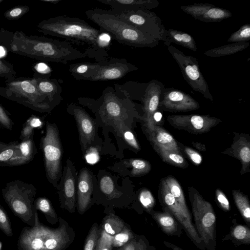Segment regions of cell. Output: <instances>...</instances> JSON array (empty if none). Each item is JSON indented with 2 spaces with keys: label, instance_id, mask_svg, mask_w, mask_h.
I'll list each match as a JSON object with an SVG mask.
<instances>
[{
  "label": "cell",
  "instance_id": "6da1fadb",
  "mask_svg": "<svg viewBox=\"0 0 250 250\" xmlns=\"http://www.w3.org/2000/svg\"><path fill=\"white\" fill-rule=\"evenodd\" d=\"M0 43L14 54L42 62L67 64L68 62L87 57L84 52L66 41L37 35H27L21 31L0 29Z\"/></svg>",
  "mask_w": 250,
  "mask_h": 250
},
{
  "label": "cell",
  "instance_id": "7a4b0ae2",
  "mask_svg": "<svg viewBox=\"0 0 250 250\" xmlns=\"http://www.w3.org/2000/svg\"><path fill=\"white\" fill-rule=\"evenodd\" d=\"M45 35L63 39L78 45H87L84 52L96 62L108 60V43L102 33L84 20L77 17L59 15L43 20L37 26Z\"/></svg>",
  "mask_w": 250,
  "mask_h": 250
},
{
  "label": "cell",
  "instance_id": "3957f363",
  "mask_svg": "<svg viewBox=\"0 0 250 250\" xmlns=\"http://www.w3.org/2000/svg\"><path fill=\"white\" fill-rule=\"evenodd\" d=\"M59 226L52 229L42 224L38 213L33 227L23 228L18 240V250H64L75 236L73 229L62 217Z\"/></svg>",
  "mask_w": 250,
  "mask_h": 250
},
{
  "label": "cell",
  "instance_id": "277c9868",
  "mask_svg": "<svg viewBox=\"0 0 250 250\" xmlns=\"http://www.w3.org/2000/svg\"><path fill=\"white\" fill-rule=\"evenodd\" d=\"M88 19L107 32L120 43L133 47H154L159 41L116 16L110 10L99 8L85 11Z\"/></svg>",
  "mask_w": 250,
  "mask_h": 250
},
{
  "label": "cell",
  "instance_id": "5b68a950",
  "mask_svg": "<svg viewBox=\"0 0 250 250\" xmlns=\"http://www.w3.org/2000/svg\"><path fill=\"white\" fill-rule=\"evenodd\" d=\"M78 101L92 110L101 120L111 121L112 126L125 123L135 112L133 102L111 86L106 87L97 100L81 97Z\"/></svg>",
  "mask_w": 250,
  "mask_h": 250
},
{
  "label": "cell",
  "instance_id": "8992f818",
  "mask_svg": "<svg viewBox=\"0 0 250 250\" xmlns=\"http://www.w3.org/2000/svg\"><path fill=\"white\" fill-rule=\"evenodd\" d=\"M3 198L15 216L30 227L35 224L37 213L34 202L36 188L21 180L7 183L2 188Z\"/></svg>",
  "mask_w": 250,
  "mask_h": 250
},
{
  "label": "cell",
  "instance_id": "52a82bcc",
  "mask_svg": "<svg viewBox=\"0 0 250 250\" xmlns=\"http://www.w3.org/2000/svg\"><path fill=\"white\" fill-rule=\"evenodd\" d=\"M0 86V95L41 113L50 112L54 108L47 97L38 89L32 78L6 79Z\"/></svg>",
  "mask_w": 250,
  "mask_h": 250
},
{
  "label": "cell",
  "instance_id": "ba28073f",
  "mask_svg": "<svg viewBox=\"0 0 250 250\" xmlns=\"http://www.w3.org/2000/svg\"><path fill=\"white\" fill-rule=\"evenodd\" d=\"M195 228L206 249L215 250L216 217L212 205L196 189L188 187Z\"/></svg>",
  "mask_w": 250,
  "mask_h": 250
},
{
  "label": "cell",
  "instance_id": "9c48e42d",
  "mask_svg": "<svg viewBox=\"0 0 250 250\" xmlns=\"http://www.w3.org/2000/svg\"><path fill=\"white\" fill-rule=\"evenodd\" d=\"M45 174L49 182L56 188L62 173V145L58 128L54 123H46L45 133L41 139Z\"/></svg>",
  "mask_w": 250,
  "mask_h": 250
},
{
  "label": "cell",
  "instance_id": "30bf717a",
  "mask_svg": "<svg viewBox=\"0 0 250 250\" xmlns=\"http://www.w3.org/2000/svg\"><path fill=\"white\" fill-rule=\"evenodd\" d=\"M168 51L178 63L184 79L191 88L200 93L206 99L213 101V96L200 69L196 58L185 54L173 45L168 46Z\"/></svg>",
  "mask_w": 250,
  "mask_h": 250
},
{
  "label": "cell",
  "instance_id": "8fae6325",
  "mask_svg": "<svg viewBox=\"0 0 250 250\" xmlns=\"http://www.w3.org/2000/svg\"><path fill=\"white\" fill-rule=\"evenodd\" d=\"M159 191V199L163 208H167L182 226L186 234L194 245L201 250H205L203 242L197 233L192 221L168 190L163 179Z\"/></svg>",
  "mask_w": 250,
  "mask_h": 250
},
{
  "label": "cell",
  "instance_id": "7c38bea8",
  "mask_svg": "<svg viewBox=\"0 0 250 250\" xmlns=\"http://www.w3.org/2000/svg\"><path fill=\"white\" fill-rule=\"evenodd\" d=\"M113 13L141 32L153 36L159 41H165L167 29L161 19L153 12L144 9Z\"/></svg>",
  "mask_w": 250,
  "mask_h": 250
},
{
  "label": "cell",
  "instance_id": "4fadbf2b",
  "mask_svg": "<svg viewBox=\"0 0 250 250\" xmlns=\"http://www.w3.org/2000/svg\"><path fill=\"white\" fill-rule=\"evenodd\" d=\"M138 69L125 58H112L105 62H98L97 68L84 80L96 82L118 80Z\"/></svg>",
  "mask_w": 250,
  "mask_h": 250
},
{
  "label": "cell",
  "instance_id": "5bb4252c",
  "mask_svg": "<svg viewBox=\"0 0 250 250\" xmlns=\"http://www.w3.org/2000/svg\"><path fill=\"white\" fill-rule=\"evenodd\" d=\"M169 124L174 128L189 133L201 134L207 133L221 122L218 118L208 115H171L167 117Z\"/></svg>",
  "mask_w": 250,
  "mask_h": 250
},
{
  "label": "cell",
  "instance_id": "9a60e30c",
  "mask_svg": "<svg viewBox=\"0 0 250 250\" xmlns=\"http://www.w3.org/2000/svg\"><path fill=\"white\" fill-rule=\"evenodd\" d=\"M77 176L73 162L67 159L56 188L58 191L61 207L71 213L75 211L76 206Z\"/></svg>",
  "mask_w": 250,
  "mask_h": 250
},
{
  "label": "cell",
  "instance_id": "2e32d148",
  "mask_svg": "<svg viewBox=\"0 0 250 250\" xmlns=\"http://www.w3.org/2000/svg\"><path fill=\"white\" fill-rule=\"evenodd\" d=\"M66 110L74 117L76 121L80 143L83 154L87 148L94 144L96 137L95 123L83 107L74 103L68 104Z\"/></svg>",
  "mask_w": 250,
  "mask_h": 250
},
{
  "label": "cell",
  "instance_id": "e0dca14e",
  "mask_svg": "<svg viewBox=\"0 0 250 250\" xmlns=\"http://www.w3.org/2000/svg\"><path fill=\"white\" fill-rule=\"evenodd\" d=\"M159 108L166 111L187 112L199 109L200 105L192 97L184 91L173 87H165Z\"/></svg>",
  "mask_w": 250,
  "mask_h": 250
},
{
  "label": "cell",
  "instance_id": "ac0fdd59",
  "mask_svg": "<svg viewBox=\"0 0 250 250\" xmlns=\"http://www.w3.org/2000/svg\"><path fill=\"white\" fill-rule=\"evenodd\" d=\"M97 179L93 172L84 167L77 176L76 205L79 212L83 214L96 198Z\"/></svg>",
  "mask_w": 250,
  "mask_h": 250
},
{
  "label": "cell",
  "instance_id": "d6986e66",
  "mask_svg": "<svg viewBox=\"0 0 250 250\" xmlns=\"http://www.w3.org/2000/svg\"><path fill=\"white\" fill-rule=\"evenodd\" d=\"M180 8L195 20L205 22H220L232 17L230 11L210 3H195Z\"/></svg>",
  "mask_w": 250,
  "mask_h": 250
},
{
  "label": "cell",
  "instance_id": "ffe728a7",
  "mask_svg": "<svg viewBox=\"0 0 250 250\" xmlns=\"http://www.w3.org/2000/svg\"><path fill=\"white\" fill-rule=\"evenodd\" d=\"M165 86L157 80H152L147 83V86L138 100L143 104L144 115L146 128L153 125L152 117L154 113L158 110L161 95Z\"/></svg>",
  "mask_w": 250,
  "mask_h": 250
},
{
  "label": "cell",
  "instance_id": "44dd1931",
  "mask_svg": "<svg viewBox=\"0 0 250 250\" xmlns=\"http://www.w3.org/2000/svg\"><path fill=\"white\" fill-rule=\"evenodd\" d=\"M230 147L222 153L239 160L241 164L240 173L243 175L250 171V139L249 134L234 133Z\"/></svg>",
  "mask_w": 250,
  "mask_h": 250
},
{
  "label": "cell",
  "instance_id": "7402d4cb",
  "mask_svg": "<svg viewBox=\"0 0 250 250\" xmlns=\"http://www.w3.org/2000/svg\"><path fill=\"white\" fill-rule=\"evenodd\" d=\"M108 168L123 177H138L148 173L151 170V166L146 160L127 159L115 163Z\"/></svg>",
  "mask_w": 250,
  "mask_h": 250
},
{
  "label": "cell",
  "instance_id": "603a6c76",
  "mask_svg": "<svg viewBox=\"0 0 250 250\" xmlns=\"http://www.w3.org/2000/svg\"><path fill=\"white\" fill-rule=\"evenodd\" d=\"M102 4L109 5L114 13L148 10L157 8L159 2L157 0H97Z\"/></svg>",
  "mask_w": 250,
  "mask_h": 250
},
{
  "label": "cell",
  "instance_id": "cb8c5ba5",
  "mask_svg": "<svg viewBox=\"0 0 250 250\" xmlns=\"http://www.w3.org/2000/svg\"><path fill=\"white\" fill-rule=\"evenodd\" d=\"M146 131L152 146L181 154L173 137L162 127L153 125L146 128Z\"/></svg>",
  "mask_w": 250,
  "mask_h": 250
},
{
  "label": "cell",
  "instance_id": "d4e9b609",
  "mask_svg": "<svg viewBox=\"0 0 250 250\" xmlns=\"http://www.w3.org/2000/svg\"><path fill=\"white\" fill-rule=\"evenodd\" d=\"M34 80L39 91L45 96L54 107L62 101V88L56 79L41 77L33 75Z\"/></svg>",
  "mask_w": 250,
  "mask_h": 250
},
{
  "label": "cell",
  "instance_id": "484cf974",
  "mask_svg": "<svg viewBox=\"0 0 250 250\" xmlns=\"http://www.w3.org/2000/svg\"><path fill=\"white\" fill-rule=\"evenodd\" d=\"M163 211L152 210L149 213L166 234L180 237L183 228L173 215L166 208Z\"/></svg>",
  "mask_w": 250,
  "mask_h": 250
},
{
  "label": "cell",
  "instance_id": "4316f807",
  "mask_svg": "<svg viewBox=\"0 0 250 250\" xmlns=\"http://www.w3.org/2000/svg\"><path fill=\"white\" fill-rule=\"evenodd\" d=\"M20 151L19 156L11 160L4 165L8 166H21L28 163L34 158L37 149L34 140V134L19 144Z\"/></svg>",
  "mask_w": 250,
  "mask_h": 250
},
{
  "label": "cell",
  "instance_id": "83f0119b",
  "mask_svg": "<svg viewBox=\"0 0 250 250\" xmlns=\"http://www.w3.org/2000/svg\"><path fill=\"white\" fill-rule=\"evenodd\" d=\"M164 44L167 47L171 43L179 45L189 49L193 52L197 50L195 40L193 37L184 31L174 29L167 30V34Z\"/></svg>",
  "mask_w": 250,
  "mask_h": 250
},
{
  "label": "cell",
  "instance_id": "f1b7e54d",
  "mask_svg": "<svg viewBox=\"0 0 250 250\" xmlns=\"http://www.w3.org/2000/svg\"><path fill=\"white\" fill-rule=\"evenodd\" d=\"M249 46L248 42L232 43L207 50L204 54L212 58L228 56L242 51Z\"/></svg>",
  "mask_w": 250,
  "mask_h": 250
},
{
  "label": "cell",
  "instance_id": "f546056e",
  "mask_svg": "<svg viewBox=\"0 0 250 250\" xmlns=\"http://www.w3.org/2000/svg\"><path fill=\"white\" fill-rule=\"evenodd\" d=\"M164 180L168 190L175 198L178 203L188 214L191 215L186 204L183 191L177 180L172 176H168L164 178Z\"/></svg>",
  "mask_w": 250,
  "mask_h": 250
},
{
  "label": "cell",
  "instance_id": "4dcf8cb0",
  "mask_svg": "<svg viewBox=\"0 0 250 250\" xmlns=\"http://www.w3.org/2000/svg\"><path fill=\"white\" fill-rule=\"evenodd\" d=\"M229 235V237L227 238L237 246L250 244V229L248 226L234 224Z\"/></svg>",
  "mask_w": 250,
  "mask_h": 250
},
{
  "label": "cell",
  "instance_id": "1f68e13d",
  "mask_svg": "<svg viewBox=\"0 0 250 250\" xmlns=\"http://www.w3.org/2000/svg\"><path fill=\"white\" fill-rule=\"evenodd\" d=\"M235 204L245 222L250 226V205L248 196L236 189L232 190Z\"/></svg>",
  "mask_w": 250,
  "mask_h": 250
},
{
  "label": "cell",
  "instance_id": "d6a6232c",
  "mask_svg": "<svg viewBox=\"0 0 250 250\" xmlns=\"http://www.w3.org/2000/svg\"><path fill=\"white\" fill-rule=\"evenodd\" d=\"M153 147L164 162L179 167L186 168L188 167L181 154L156 146H153Z\"/></svg>",
  "mask_w": 250,
  "mask_h": 250
},
{
  "label": "cell",
  "instance_id": "836d02e7",
  "mask_svg": "<svg viewBox=\"0 0 250 250\" xmlns=\"http://www.w3.org/2000/svg\"><path fill=\"white\" fill-rule=\"evenodd\" d=\"M34 205L36 210L42 211L46 220L52 224L58 221L57 214L50 201L44 197H40L35 200Z\"/></svg>",
  "mask_w": 250,
  "mask_h": 250
},
{
  "label": "cell",
  "instance_id": "e575fe53",
  "mask_svg": "<svg viewBox=\"0 0 250 250\" xmlns=\"http://www.w3.org/2000/svg\"><path fill=\"white\" fill-rule=\"evenodd\" d=\"M125 226L124 222L118 216L110 213L104 219L102 229L113 236L120 232Z\"/></svg>",
  "mask_w": 250,
  "mask_h": 250
},
{
  "label": "cell",
  "instance_id": "d590c367",
  "mask_svg": "<svg viewBox=\"0 0 250 250\" xmlns=\"http://www.w3.org/2000/svg\"><path fill=\"white\" fill-rule=\"evenodd\" d=\"M117 134L135 150L139 151L140 146L134 134L125 123L122 122L113 125Z\"/></svg>",
  "mask_w": 250,
  "mask_h": 250
},
{
  "label": "cell",
  "instance_id": "8d00e7d4",
  "mask_svg": "<svg viewBox=\"0 0 250 250\" xmlns=\"http://www.w3.org/2000/svg\"><path fill=\"white\" fill-rule=\"evenodd\" d=\"M43 125L42 120L39 117L32 115L23 125L20 139L21 141L29 138L34 134V129L41 127Z\"/></svg>",
  "mask_w": 250,
  "mask_h": 250
},
{
  "label": "cell",
  "instance_id": "74e56055",
  "mask_svg": "<svg viewBox=\"0 0 250 250\" xmlns=\"http://www.w3.org/2000/svg\"><path fill=\"white\" fill-rule=\"evenodd\" d=\"M135 238H136V235L127 226H125L120 232L112 236L113 248L119 249Z\"/></svg>",
  "mask_w": 250,
  "mask_h": 250
},
{
  "label": "cell",
  "instance_id": "f35d334b",
  "mask_svg": "<svg viewBox=\"0 0 250 250\" xmlns=\"http://www.w3.org/2000/svg\"><path fill=\"white\" fill-rule=\"evenodd\" d=\"M101 229L97 223H95L91 228L84 241L83 250H96Z\"/></svg>",
  "mask_w": 250,
  "mask_h": 250
},
{
  "label": "cell",
  "instance_id": "ab89813d",
  "mask_svg": "<svg viewBox=\"0 0 250 250\" xmlns=\"http://www.w3.org/2000/svg\"><path fill=\"white\" fill-rule=\"evenodd\" d=\"M250 40V24L245 23L239 30L231 34L227 40L230 42H247Z\"/></svg>",
  "mask_w": 250,
  "mask_h": 250
},
{
  "label": "cell",
  "instance_id": "60d3db41",
  "mask_svg": "<svg viewBox=\"0 0 250 250\" xmlns=\"http://www.w3.org/2000/svg\"><path fill=\"white\" fill-rule=\"evenodd\" d=\"M18 142L14 141L13 144L0 152V163L4 166L9 161L18 158L20 155Z\"/></svg>",
  "mask_w": 250,
  "mask_h": 250
},
{
  "label": "cell",
  "instance_id": "b9f144b4",
  "mask_svg": "<svg viewBox=\"0 0 250 250\" xmlns=\"http://www.w3.org/2000/svg\"><path fill=\"white\" fill-rule=\"evenodd\" d=\"M139 200L147 212L149 213L152 210L155 202L154 198L149 190L146 188L142 189L139 193Z\"/></svg>",
  "mask_w": 250,
  "mask_h": 250
},
{
  "label": "cell",
  "instance_id": "7bdbcfd3",
  "mask_svg": "<svg viewBox=\"0 0 250 250\" xmlns=\"http://www.w3.org/2000/svg\"><path fill=\"white\" fill-rule=\"evenodd\" d=\"M0 229L8 237L13 236L11 224L7 213L0 204Z\"/></svg>",
  "mask_w": 250,
  "mask_h": 250
},
{
  "label": "cell",
  "instance_id": "ee69618b",
  "mask_svg": "<svg viewBox=\"0 0 250 250\" xmlns=\"http://www.w3.org/2000/svg\"><path fill=\"white\" fill-rule=\"evenodd\" d=\"M29 7L26 5H19L7 10L4 14V17L8 20H17L27 13Z\"/></svg>",
  "mask_w": 250,
  "mask_h": 250
},
{
  "label": "cell",
  "instance_id": "f6af8a7d",
  "mask_svg": "<svg viewBox=\"0 0 250 250\" xmlns=\"http://www.w3.org/2000/svg\"><path fill=\"white\" fill-rule=\"evenodd\" d=\"M96 250H113L112 236L101 229Z\"/></svg>",
  "mask_w": 250,
  "mask_h": 250
},
{
  "label": "cell",
  "instance_id": "bcb514c9",
  "mask_svg": "<svg viewBox=\"0 0 250 250\" xmlns=\"http://www.w3.org/2000/svg\"><path fill=\"white\" fill-rule=\"evenodd\" d=\"M100 146L98 145H93L87 148L83 154L84 158L87 163L94 164L100 160Z\"/></svg>",
  "mask_w": 250,
  "mask_h": 250
},
{
  "label": "cell",
  "instance_id": "7dc6e473",
  "mask_svg": "<svg viewBox=\"0 0 250 250\" xmlns=\"http://www.w3.org/2000/svg\"><path fill=\"white\" fill-rule=\"evenodd\" d=\"M0 77L6 79L16 78L13 64L2 59H0Z\"/></svg>",
  "mask_w": 250,
  "mask_h": 250
},
{
  "label": "cell",
  "instance_id": "c3c4849f",
  "mask_svg": "<svg viewBox=\"0 0 250 250\" xmlns=\"http://www.w3.org/2000/svg\"><path fill=\"white\" fill-rule=\"evenodd\" d=\"M11 114L0 104V127L11 130L15 125Z\"/></svg>",
  "mask_w": 250,
  "mask_h": 250
},
{
  "label": "cell",
  "instance_id": "681fc988",
  "mask_svg": "<svg viewBox=\"0 0 250 250\" xmlns=\"http://www.w3.org/2000/svg\"><path fill=\"white\" fill-rule=\"evenodd\" d=\"M35 72L33 75L45 78H49L52 70L51 68L44 62H39L34 66Z\"/></svg>",
  "mask_w": 250,
  "mask_h": 250
},
{
  "label": "cell",
  "instance_id": "f907efd6",
  "mask_svg": "<svg viewBox=\"0 0 250 250\" xmlns=\"http://www.w3.org/2000/svg\"><path fill=\"white\" fill-rule=\"evenodd\" d=\"M215 195L218 206L224 211H229L230 209L229 203L224 193L220 188H217Z\"/></svg>",
  "mask_w": 250,
  "mask_h": 250
},
{
  "label": "cell",
  "instance_id": "816d5d0a",
  "mask_svg": "<svg viewBox=\"0 0 250 250\" xmlns=\"http://www.w3.org/2000/svg\"><path fill=\"white\" fill-rule=\"evenodd\" d=\"M184 152L189 159L196 165H199L202 162V157L198 152L187 146H182Z\"/></svg>",
  "mask_w": 250,
  "mask_h": 250
},
{
  "label": "cell",
  "instance_id": "f5cc1de1",
  "mask_svg": "<svg viewBox=\"0 0 250 250\" xmlns=\"http://www.w3.org/2000/svg\"><path fill=\"white\" fill-rule=\"evenodd\" d=\"M152 248L147 244L144 238L140 237L137 239L136 250H153Z\"/></svg>",
  "mask_w": 250,
  "mask_h": 250
},
{
  "label": "cell",
  "instance_id": "db71d44e",
  "mask_svg": "<svg viewBox=\"0 0 250 250\" xmlns=\"http://www.w3.org/2000/svg\"><path fill=\"white\" fill-rule=\"evenodd\" d=\"M137 241V238L132 239L122 247L119 248V250H136Z\"/></svg>",
  "mask_w": 250,
  "mask_h": 250
},
{
  "label": "cell",
  "instance_id": "11a10c76",
  "mask_svg": "<svg viewBox=\"0 0 250 250\" xmlns=\"http://www.w3.org/2000/svg\"><path fill=\"white\" fill-rule=\"evenodd\" d=\"M162 115L160 112L157 111L155 112L152 117V123L153 125H156L157 122H159L162 119Z\"/></svg>",
  "mask_w": 250,
  "mask_h": 250
},
{
  "label": "cell",
  "instance_id": "9f6ffc18",
  "mask_svg": "<svg viewBox=\"0 0 250 250\" xmlns=\"http://www.w3.org/2000/svg\"><path fill=\"white\" fill-rule=\"evenodd\" d=\"M192 145L198 150L205 151L206 150V146L204 144L198 142H192Z\"/></svg>",
  "mask_w": 250,
  "mask_h": 250
},
{
  "label": "cell",
  "instance_id": "6f0895ef",
  "mask_svg": "<svg viewBox=\"0 0 250 250\" xmlns=\"http://www.w3.org/2000/svg\"><path fill=\"white\" fill-rule=\"evenodd\" d=\"M164 243L167 248H170L171 250H185L167 241H164Z\"/></svg>",
  "mask_w": 250,
  "mask_h": 250
},
{
  "label": "cell",
  "instance_id": "680465c9",
  "mask_svg": "<svg viewBox=\"0 0 250 250\" xmlns=\"http://www.w3.org/2000/svg\"><path fill=\"white\" fill-rule=\"evenodd\" d=\"M14 142H10L8 143H5L0 142V152L5 148L8 147L13 144Z\"/></svg>",
  "mask_w": 250,
  "mask_h": 250
},
{
  "label": "cell",
  "instance_id": "91938a15",
  "mask_svg": "<svg viewBox=\"0 0 250 250\" xmlns=\"http://www.w3.org/2000/svg\"><path fill=\"white\" fill-rule=\"evenodd\" d=\"M6 50L2 45H0V59H2L6 54Z\"/></svg>",
  "mask_w": 250,
  "mask_h": 250
},
{
  "label": "cell",
  "instance_id": "94428289",
  "mask_svg": "<svg viewBox=\"0 0 250 250\" xmlns=\"http://www.w3.org/2000/svg\"><path fill=\"white\" fill-rule=\"evenodd\" d=\"M42 1L49 2L53 4H57L60 1H61V0H41Z\"/></svg>",
  "mask_w": 250,
  "mask_h": 250
},
{
  "label": "cell",
  "instance_id": "6125c7cd",
  "mask_svg": "<svg viewBox=\"0 0 250 250\" xmlns=\"http://www.w3.org/2000/svg\"><path fill=\"white\" fill-rule=\"evenodd\" d=\"M2 0H0V2H2Z\"/></svg>",
  "mask_w": 250,
  "mask_h": 250
},
{
  "label": "cell",
  "instance_id": "be15d7a7",
  "mask_svg": "<svg viewBox=\"0 0 250 250\" xmlns=\"http://www.w3.org/2000/svg\"><path fill=\"white\" fill-rule=\"evenodd\" d=\"M116 250H119V249H117Z\"/></svg>",
  "mask_w": 250,
  "mask_h": 250
}]
</instances>
